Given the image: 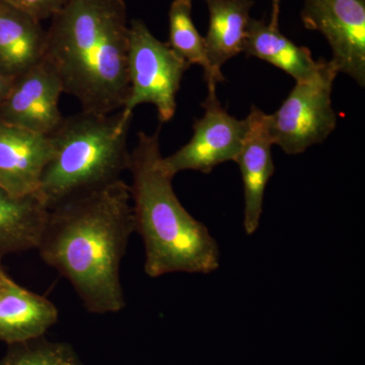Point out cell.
<instances>
[{"mask_svg": "<svg viewBox=\"0 0 365 365\" xmlns=\"http://www.w3.org/2000/svg\"><path fill=\"white\" fill-rule=\"evenodd\" d=\"M134 232L130 190L121 179L49 209L36 250L88 313H119L126 307L120 269Z\"/></svg>", "mask_w": 365, "mask_h": 365, "instance_id": "obj_1", "label": "cell"}, {"mask_svg": "<svg viewBox=\"0 0 365 365\" xmlns=\"http://www.w3.org/2000/svg\"><path fill=\"white\" fill-rule=\"evenodd\" d=\"M46 31L45 62L81 111L112 114L129 96L124 0H67Z\"/></svg>", "mask_w": 365, "mask_h": 365, "instance_id": "obj_2", "label": "cell"}, {"mask_svg": "<svg viewBox=\"0 0 365 365\" xmlns=\"http://www.w3.org/2000/svg\"><path fill=\"white\" fill-rule=\"evenodd\" d=\"M160 133V126L153 134L138 132L129 163L135 232L145 251L144 271L151 278L215 272L220 265V247L175 193L174 178L162 165Z\"/></svg>", "mask_w": 365, "mask_h": 365, "instance_id": "obj_3", "label": "cell"}, {"mask_svg": "<svg viewBox=\"0 0 365 365\" xmlns=\"http://www.w3.org/2000/svg\"><path fill=\"white\" fill-rule=\"evenodd\" d=\"M133 113L81 111L64 117L51 134L53 155L37 195L51 209L121 180L129 169L128 132Z\"/></svg>", "mask_w": 365, "mask_h": 365, "instance_id": "obj_4", "label": "cell"}, {"mask_svg": "<svg viewBox=\"0 0 365 365\" xmlns=\"http://www.w3.org/2000/svg\"><path fill=\"white\" fill-rule=\"evenodd\" d=\"M339 73L332 60L321 58L311 78L295 83L279 109L269 115L274 145L287 155H300L330 136L337 126L332 91Z\"/></svg>", "mask_w": 365, "mask_h": 365, "instance_id": "obj_5", "label": "cell"}, {"mask_svg": "<svg viewBox=\"0 0 365 365\" xmlns=\"http://www.w3.org/2000/svg\"><path fill=\"white\" fill-rule=\"evenodd\" d=\"M190 66L169 43L157 39L141 20L129 24V96L123 109L133 113L138 106L157 109L160 124L176 114L177 95Z\"/></svg>", "mask_w": 365, "mask_h": 365, "instance_id": "obj_6", "label": "cell"}, {"mask_svg": "<svg viewBox=\"0 0 365 365\" xmlns=\"http://www.w3.org/2000/svg\"><path fill=\"white\" fill-rule=\"evenodd\" d=\"M204 115L193 125V136L188 143L167 158L162 165L174 178L184 170L209 174L215 167L235 162L244 143L248 123L228 114L220 104L216 88H208L202 103Z\"/></svg>", "mask_w": 365, "mask_h": 365, "instance_id": "obj_7", "label": "cell"}, {"mask_svg": "<svg viewBox=\"0 0 365 365\" xmlns=\"http://www.w3.org/2000/svg\"><path fill=\"white\" fill-rule=\"evenodd\" d=\"M300 18L325 37L339 72L364 88L365 0H304Z\"/></svg>", "mask_w": 365, "mask_h": 365, "instance_id": "obj_8", "label": "cell"}, {"mask_svg": "<svg viewBox=\"0 0 365 365\" xmlns=\"http://www.w3.org/2000/svg\"><path fill=\"white\" fill-rule=\"evenodd\" d=\"M61 81L47 62L14 78L4 104L0 122L51 135L64 117L59 109Z\"/></svg>", "mask_w": 365, "mask_h": 365, "instance_id": "obj_9", "label": "cell"}, {"mask_svg": "<svg viewBox=\"0 0 365 365\" xmlns=\"http://www.w3.org/2000/svg\"><path fill=\"white\" fill-rule=\"evenodd\" d=\"M52 155L51 136L0 122V188L36 195Z\"/></svg>", "mask_w": 365, "mask_h": 365, "instance_id": "obj_10", "label": "cell"}, {"mask_svg": "<svg viewBox=\"0 0 365 365\" xmlns=\"http://www.w3.org/2000/svg\"><path fill=\"white\" fill-rule=\"evenodd\" d=\"M246 119L248 129L235 163L239 165L244 182L245 232L252 235L260 227L264 197L275 165L271 153L274 144L269 130V115L252 106Z\"/></svg>", "mask_w": 365, "mask_h": 365, "instance_id": "obj_11", "label": "cell"}, {"mask_svg": "<svg viewBox=\"0 0 365 365\" xmlns=\"http://www.w3.org/2000/svg\"><path fill=\"white\" fill-rule=\"evenodd\" d=\"M58 318V309L47 297L9 276L0 281V342L11 345L42 337Z\"/></svg>", "mask_w": 365, "mask_h": 365, "instance_id": "obj_12", "label": "cell"}, {"mask_svg": "<svg viewBox=\"0 0 365 365\" xmlns=\"http://www.w3.org/2000/svg\"><path fill=\"white\" fill-rule=\"evenodd\" d=\"M209 13L204 38L209 64L215 83L225 81L222 67L244 50L245 40L254 6L253 0H204Z\"/></svg>", "mask_w": 365, "mask_h": 365, "instance_id": "obj_13", "label": "cell"}, {"mask_svg": "<svg viewBox=\"0 0 365 365\" xmlns=\"http://www.w3.org/2000/svg\"><path fill=\"white\" fill-rule=\"evenodd\" d=\"M41 21L0 1V72L16 78L45 61Z\"/></svg>", "mask_w": 365, "mask_h": 365, "instance_id": "obj_14", "label": "cell"}, {"mask_svg": "<svg viewBox=\"0 0 365 365\" xmlns=\"http://www.w3.org/2000/svg\"><path fill=\"white\" fill-rule=\"evenodd\" d=\"M242 53L277 67L295 83L311 78L319 66V59H314L309 48L295 44L265 19H251Z\"/></svg>", "mask_w": 365, "mask_h": 365, "instance_id": "obj_15", "label": "cell"}, {"mask_svg": "<svg viewBox=\"0 0 365 365\" xmlns=\"http://www.w3.org/2000/svg\"><path fill=\"white\" fill-rule=\"evenodd\" d=\"M48 212L37 195L14 197L0 188V258L37 249Z\"/></svg>", "mask_w": 365, "mask_h": 365, "instance_id": "obj_16", "label": "cell"}, {"mask_svg": "<svg viewBox=\"0 0 365 365\" xmlns=\"http://www.w3.org/2000/svg\"><path fill=\"white\" fill-rule=\"evenodd\" d=\"M192 0H174L169 11V45L190 66L203 68L208 88H216L206 53L204 38L197 31L192 18Z\"/></svg>", "mask_w": 365, "mask_h": 365, "instance_id": "obj_17", "label": "cell"}, {"mask_svg": "<svg viewBox=\"0 0 365 365\" xmlns=\"http://www.w3.org/2000/svg\"><path fill=\"white\" fill-rule=\"evenodd\" d=\"M7 346L0 365H85L71 344L45 336Z\"/></svg>", "mask_w": 365, "mask_h": 365, "instance_id": "obj_18", "label": "cell"}, {"mask_svg": "<svg viewBox=\"0 0 365 365\" xmlns=\"http://www.w3.org/2000/svg\"><path fill=\"white\" fill-rule=\"evenodd\" d=\"M7 6L42 21L58 13L67 0H0Z\"/></svg>", "mask_w": 365, "mask_h": 365, "instance_id": "obj_19", "label": "cell"}, {"mask_svg": "<svg viewBox=\"0 0 365 365\" xmlns=\"http://www.w3.org/2000/svg\"><path fill=\"white\" fill-rule=\"evenodd\" d=\"M14 78H9L6 74L0 72V106L4 104V101L13 86Z\"/></svg>", "mask_w": 365, "mask_h": 365, "instance_id": "obj_20", "label": "cell"}, {"mask_svg": "<svg viewBox=\"0 0 365 365\" xmlns=\"http://www.w3.org/2000/svg\"><path fill=\"white\" fill-rule=\"evenodd\" d=\"M272 4V14H271V21L269 25L274 29L279 28V16H280V4L281 0H270Z\"/></svg>", "mask_w": 365, "mask_h": 365, "instance_id": "obj_21", "label": "cell"}, {"mask_svg": "<svg viewBox=\"0 0 365 365\" xmlns=\"http://www.w3.org/2000/svg\"><path fill=\"white\" fill-rule=\"evenodd\" d=\"M7 275L6 270H4V266H2V258H0V281L6 278Z\"/></svg>", "mask_w": 365, "mask_h": 365, "instance_id": "obj_22", "label": "cell"}]
</instances>
